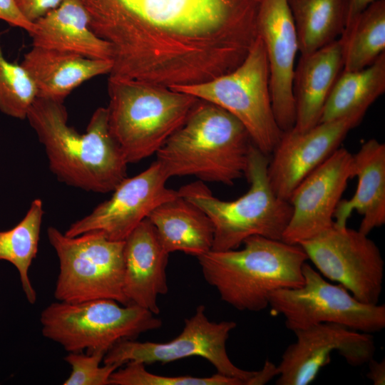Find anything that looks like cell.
<instances>
[{
  "label": "cell",
  "instance_id": "obj_12",
  "mask_svg": "<svg viewBox=\"0 0 385 385\" xmlns=\"http://www.w3.org/2000/svg\"><path fill=\"white\" fill-rule=\"evenodd\" d=\"M168 179L154 161L139 174L123 180L109 199L73 222L64 234L75 237L98 232L108 240L124 241L156 207L178 196V190L167 187Z\"/></svg>",
  "mask_w": 385,
  "mask_h": 385
},
{
  "label": "cell",
  "instance_id": "obj_24",
  "mask_svg": "<svg viewBox=\"0 0 385 385\" xmlns=\"http://www.w3.org/2000/svg\"><path fill=\"white\" fill-rule=\"evenodd\" d=\"M288 3L301 55L319 49L343 34L348 0H288Z\"/></svg>",
  "mask_w": 385,
  "mask_h": 385
},
{
  "label": "cell",
  "instance_id": "obj_14",
  "mask_svg": "<svg viewBox=\"0 0 385 385\" xmlns=\"http://www.w3.org/2000/svg\"><path fill=\"white\" fill-rule=\"evenodd\" d=\"M353 154L339 147L294 190L292 215L282 240L299 245L334 225V215L352 178Z\"/></svg>",
  "mask_w": 385,
  "mask_h": 385
},
{
  "label": "cell",
  "instance_id": "obj_10",
  "mask_svg": "<svg viewBox=\"0 0 385 385\" xmlns=\"http://www.w3.org/2000/svg\"><path fill=\"white\" fill-rule=\"evenodd\" d=\"M236 326L232 321H210L205 314V307L199 305L194 314L185 319L182 332L173 339L163 343L122 340L106 353L103 361L121 366L130 361L148 365L200 356L207 360L217 373L240 379L245 385H249L257 371L244 370L235 366L226 349L230 333Z\"/></svg>",
  "mask_w": 385,
  "mask_h": 385
},
{
  "label": "cell",
  "instance_id": "obj_11",
  "mask_svg": "<svg viewBox=\"0 0 385 385\" xmlns=\"http://www.w3.org/2000/svg\"><path fill=\"white\" fill-rule=\"evenodd\" d=\"M299 245L324 277L342 285L362 303H379L384 262L368 235L334 222L328 230Z\"/></svg>",
  "mask_w": 385,
  "mask_h": 385
},
{
  "label": "cell",
  "instance_id": "obj_23",
  "mask_svg": "<svg viewBox=\"0 0 385 385\" xmlns=\"http://www.w3.org/2000/svg\"><path fill=\"white\" fill-rule=\"evenodd\" d=\"M385 91V53L371 66L341 72L324 104L320 122L358 112L366 113Z\"/></svg>",
  "mask_w": 385,
  "mask_h": 385
},
{
  "label": "cell",
  "instance_id": "obj_13",
  "mask_svg": "<svg viewBox=\"0 0 385 385\" xmlns=\"http://www.w3.org/2000/svg\"><path fill=\"white\" fill-rule=\"evenodd\" d=\"M289 344L277 365V385H308L331 361L334 351L351 366H359L374 358L376 346L371 334L335 323H319L293 331Z\"/></svg>",
  "mask_w": 385,
  "mask_h": 385
},
{
  "label": "cell",
  "instance_id": "obj_34",
  "mask_svg": "<svg viewBox=\"0 0 385 385\" xmlns=\"http://www.w3.org/2000/svg\"><path fill=\"white\" fill-rule=\"evenodd\" d=\"M274 376H277V366L267 359L265 361L263 368L260 371H257L256 375L251 379L249 385H263Z\"/></svg>",
  "mask_w": 385,
  "mask_h": 385
},
{
  "label": "cell",
  "instance_id": "obj_4",
  "mask_svg": "<svg viewBox=\"0 0 385 385\" xmlns=\"http://www.w3.org/2000/svg\"><path fill=\"white\" fill-rule=\"evenodd\" d=\"M268 163L267 155L252 145L245 173L249 190L232 201L215 197L200 180L178 190L180 196L199 207L211 220L214 227L211 250L237 249L255 235L282 240L292 206L274 193L267 176Z\"/></svg>",
  "mask_w": 385,
  "mask_h": 385
},
{
  "label": "cell",
  "instance_id": "obj_29",
  "mask_svg": "<svg viewBox=\"0 0 385 385\" xmlns=\"http://www.w3.org/2000/svg\"><path fill=\"white\" fill-rule=\"evenodd\" d=\"M106 351L95 350L84 354L80 352H68L64 358L71 366V372L63 381V385H110L111 374L120 367L117 364H103Z\"/></svg>",
  "mask_w": 385,
  "mask_h": 385
},
{
  "label": "cell",
  "instance_id": "obj_21",
  "mask_svg": "<svg viewBox=\"0 0 385 385\" xmlns=\"http://www.w3.org/2000/svg\"><path fill=\"white\" fill-rule=\"evenodd\" d=\"M358 179L354 195L340 200L334 215V223L346 226L351 213L362 215L359 230L365 235L385 223V145L376 139L365 142L353 154L352 178Z\"/></svg>",
  "mask_w": 385,
  "mask_h": 385
},
{
  "label": "cell",
  "instance_id": "obj_26",
  "mask_svg": "<svg viewBox=\"0 0 385 385\" xmlns=\"http://www.w3.org/2000/svg\"><path fill=\"white\" fill-rule=\"evenodd\" d=\"M43 215V202L36 198L16 226L0 232V260L8 261L16 268L23 291L31 304L36 302V292L30 281L29 270L38 252Z\"/></svg>",
  "mask_w": 385,
  "mask_h": 385
},
{
  "label": "cell",
  "instance_id": "obj_27",
  "mask_svg": "<svg viewBox=\"0 0 385 385\" xmlns=\"http://www.w3.org/2000/svg\"><path fill=\"white\" fill-rule=\"evenodd\" d=\"M1 32H0L1 43ZM37 98L36 86L26 69L9 61L0 44V111L12 118L26 119Z\"/></svg>",
  "mask_w": 385,
  "mask_h": 385
},
{
  "label": "cell",
  "instance_id": "obj_3",
  "mask_svg": "<svg viewBox=\"0 0 385 385\" xmlns=\"http://www.w3.org/2000/svg\"><path fill=\"white\" fill-rule=\"evenodd\" d=\"M241 250H210L197 258L205 281L220 299L240 311L269 306L272 292L304 283L307 254L299 245L255 235Z\"/></svg>",
  "mask_w": 385,
  "mask_h": 385
},
{
  "label": "cell",
  "instance_id": "obj_20",
  "mask_svg": "<svg viewBox=\"0 0 385 385\" xmlns=\"http://www.w3.org/2000/svg\"><path fill=\"white\" fill-rule=\"evenodd\" d=\"M32 46L112 61L111 45L91 27L90 15L81 0H63L34 22Z\"/></svg>",
  "mask_w": 385,
  "mask_h": 385
},
{
  "label": "cell",
  "instance_id": "obj_33",
  "mask_svg": "<svg viewBox=\"0 0 385 385\" xmlns=\"http://www.w3.org/2000/svg\"><path fill=\"white\" fill-rule=\"evenodd\" d=\"M369 371L366 377L370 379L374 385L385 384V359L380 361L371 359L368 362Z\"/></svg>",
  "mask_w": 385,
  "mask_h": 385
},
{
  "label": "cell",
  "instance_id": "obj_17",
  "mask_svg": "<svg viewBox=\"0 0 385 385\" xmlns=\"http://www.w3.org/2000/svg\"><path fill=\"white\" fill-rule=\"evenodd\" d=\"M168 256L148 218L125 238L123 292L128 304H136L156 315L160 313L158 297L168 290Z\"/></svg>",
  "mask_w": 385,
  "mask_h": 385
},
{
  "label": "cell",
  "instance_id": "obj_2",
  "mask_svg": "<svg viewBox=\"0 0 385 385\" xmlns=\"http://www.w3.org/2000/svg\"><path fill=\"white\" fill-rule=\"evenodd\" d=\"M254 145L242 123L210 102L197 101L183 125L156 153L168 178L193 176L232 185L245 175Z\"/></svg>",
  "mask_w": 385,
  "mask_h": 385
},
{
  "label": "cell",
  "instance_id": "obj_22",
  "mask_svg": "<svg viewBox=\"0 0 385 385\" xmlns=\"http://www.w3.org/2000/svg\"><path fill=\"white\" fill-rule=\"evenodd\" d=\"M148 219L168 253L198 257L212 250L214 227L206 214L179 195L156 207Z\"/></svg>",
  "mask_w": 385,
  "mask_h": 385
},
{
  "label": "cell",
  "instance_id": "obj_19",
  "mask_svg": "<svg viewBox=\"0 0 385 385\" xmlns=\"http://www.w3.org/2000/svg\"><path fill=\"white\" fill-rule=\"evenodd\" d=\"M21 65L32 78L37 98L63 103L84 82L110 74L113 62L32 46Z\"/></svg>",
  "mask_w": 385,
  "mask_h": 385
},
{
  "label": "cell",
  "instance_id": "obj_30",
  "mask_svg": "<svg viewBox=\"0 0 385 385\" xmlns=\"http://www.w3.org/2000/svg\"><path fill=\"white\" fill-rule=\"evenodd\" d=\"M0 20L21 28L29 34L36 29L35 24L29 21L21 12L15 0H0Z\"/></svg>",
  "mask_w": 385,
  "mask_h": 385
},
{
  "label": "cell",
  "instance_id": "obj_18",
  "mask_svg": "<svg viewBox=\"0 0 385 385\" xmlns=\"http://www.w3.org/2000/svg\"><path fill=\"white\" fill-rule=\"evenodd\" d=\"M343 66L340 38L301 55L293 76L294 130L304 132L319 123L324 104Z\"/></svg>",
  "mask_w": 385,
  "mask_h": 385
},
{
  "label": "cell",
  "instance_id": "obj_15",
  "mask_svg": "<svg viewBox=\"0 0 385 385\" xmlns=\"http://www.w3.org/2000/svg\"><path fill=\"white\" fill-rule=\"evenodd\" d=\"M366 113L320 122L304 132H284L269 160L267 176L274 193L289 201L296 187L324 163L358 125Z\"/></svg>",
  "mask_w": 385,
  "mask_h": 385
},
{
  "label": "cell",
  "instance_id": "obj_28",
  "mask_svg": "<svg viewBox=\"0 0 385 385\" xmlns=\"http://www.w3.org/2000/svg\"><path fill=\"white\" fill-rule=\"evenodd\" d=\"M145 364L130 361L114 371L109 379L110 385H245L238 378L217 373L207 377L192 376H168L149 372Z\"/></svg>",
  "mask_w": 385,
  "mask_h": 385
},
{
  "label": "cell",
  "instance_id": "obj_32",
  "mask_svg": "<svg viewBox=\"0 0 385 385\" xmlns=\"http://www.w3.org/2000/svg\"><path fill=\"white\" fill-rule=\"evenodd\" d=\"M375 1L376 0H348L346 23L344 31L349 29L358 16Z\"/></svg>",
  "mask_w": 385,
  "mask_h": 385
},
{
  "label": "cell",
  "instance_id": "obj_8",
  "mask_svg": "<svg viewBox=\"0 0 385 385\" xmlns=\"http://www.w3.org/2000/svg\"><path fill=\"white\" fill-rule=\"evenodd\" d=\"M47 237L59 261L54 290L58 301L111 299L128 304L123 292L124 241L108 240L98 232L68 237L52 226Z\"/></svg>",
  "mask_w": 385,
  "mask_h": 385
},
{
  "label": "cell",
  "instance_id": "obj_7",
  "mask_svg": "<svg viewBox=\"0 0 385 385\" xmlns=\"http://www.w3.org/2000/svg\"><path fill=\"white\" fill-rule=\"evenodd\" d=\"M170 88L228 111L242 123L254 145L267 155L273 152L283 135L272 109L267 53L258 36L244 61L233 71L204 83Z\"/></svg>",
  "mask_w": 385,
  "mask_h": 385
},
{
  "label": "cell",
  "instance_id": "obj_6",
  "mask_svg": "<svg viewBox=\"0 0 385 385\" xmlns=\"http://www.w3.org/2000/svg\"><path fill=\"white\" fill-rule=\"evenodd\" d=\"M40 322L43 335L68 352L88 353L107 352L122 340L134 339L162 326L150 311L111 299L53 302L42 311Z\"/></svg>",
  "mask_w": 385,
  "mask_h": 385
},
{
  "label": "cell",
  "instance_id": "obj_31",
  "mask_svg": "<svg viewBox=\"0 0 385 385\" xmlns=\"http://www.w3.org/2000/svg\"><path fill=\"white\" fill-rule=\"evenodd\" d=\"M23 15L34 23L50 11L58 7L63 0H15Z\"/></svg>",
  "mask_w": 385,
  "mask_h": 385
},
{
  "label": "cell",
  "instance_id": "obj_5",
  "mask_svg": "<svg viewBox=\"0 0 385 385\" xmlns=\"http://www.w3.org/2000/svg\"><path fill=\"white\" fill-rule=\"evenodd\" d=\"M111 135L128 163L156 153L183 125L198 98L160 85L108 80Z\"/></svg>",
  "mask_w": 385,
  "mask_h": 385
},
{
  "label": "cell",
  "instance_id": "obj_16",
  "mask_svg": "<svg viewBox=\"0 0 385 385\" xmlns=\"http://www.w3.org/2000/svg\"><path fill=\"white\" fill-rule=\"evenodd\" d=\"M257 31L268 59L274 115L279 128L286 132L291 130L295 123L293 76L299 51L288 0H261Z\"/></svg>",
  "mask_w": 385,
  "mask_h": 385
},
{
  "label": "cell",
  "instance_id": "obj_9",
  "mask_svg": "<svg viewBox=\"0 0 385 385\" xmlns=\"http://www.w3.org/2000/svg\"><path fill=\"white\" fill-rule=\"evenodd\" d=\"M304 283L272 292L269 306L291 331L329 322L372 334L385 327V305L359 302L342 285L333 284L306 262Z\"/></svg>",
  "mask_w": 385,
  "mask_h": 385
},
{
  "label": "cell",
  "instance_id": "obj_25",
  "mask_svg": "<svg viewBox=\"0 0 385 385\" xmlns=\"http://www.w3.org/2000/svg\"><path fill=\"white\" fill-rule=\"evenodd\" d=\"M343 45V71L364 69L385 53V0H376L339 38Z\"/></svg>",
  "mask_w": 385,
  "mask_h": 385
},
{
  "label": "cell",
  "instance_id": "obj_1",
  "mask_svg": "<svg viewBox=\"0 0 385 385\" xmlns=\"http://www.w3.org/2000/svg\"><path fill=\"white\" fill-rule=\"evenodd\" d=\"M63 103L36 98L26 119L43 145L51 171L65 184L112 192L127 177L125 157L108 125L107 107L92 114L85 133L68 125Z\"/></svg>",
  "mask_w": 385,
  "mask_h": 385
}]
</instances>
